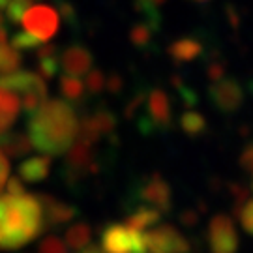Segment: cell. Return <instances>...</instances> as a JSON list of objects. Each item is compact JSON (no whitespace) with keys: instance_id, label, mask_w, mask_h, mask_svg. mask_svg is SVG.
I'll use <instances>...</instances> for the list:
<instances>
[{"instance_id":"obj_1","label":"cell","mask_w":253,"mask_h":253,"mask_svg":"<svg viewBox=\"0 0 253 253\" xmlns=\"http://www.w3.org/2000/svg\"><path fill=\"white\" fill-rule=\"evenodd\" d=\"M79 120L62 100H45L28 118V139L32 148L47 156L66 152L77 135Z\"/></svg>"},{"instance_id":"obj_2","label":"cell","mask_w":253,"mask_h":253,"mask_svg":"<svg viewBox=\"0 0 253 253\" xmlns=\"http://www.w3.org/2000/svg\"><path fill=\"white\" fill-rule=\"evenodd\" d=\"M43 229V212L38 195L8 193L0 197V250H19Z\"/></svg>"},{"instance_id":"obj_3","label":"cell","mask_w":253,"mask_h":253,"mask_svg":"<svg viewBox=\"0 0 253 253\" xmlns=\"http://www.w3.org/2000/svg\"><path fill=\"white\" fill-rule=\"evenodd\" d=\"M0 88L17 94L27 113H32L47 100L45 79L34 72H19L13 70L0 75Z\"/></svg>"},{"instance_id":"obj_4","label":"cell","mask_w":253,"mask_h":253,"mask_svg":"<svg viewBox=\"0 0 253 253\" xmlns=\"http://www.w3.org/2000/svg\"><path fill=\"white\" fill-rule=\"evenodd\" d=\"M103 253H146V236L143 231L127 227L126 223H111L101 233Z\"/></svg>"},{"instance_id":"obj_5","label":"cell","mask_w":253,"mask_h":253,"mask_svg":"<svg viewBox=\"0 0 253 253\" xmlns=\"http://www.w3.org/2000/svg\"><path fill=\"white\" fill-rule=\"evenodd\" d=\"M21 23L28 34L36 36L42 42H49L58 32V11L47 4H32L21 17Z\"/></svg>"},{"instance_id":"obj_6","label":"cell","mask_w":253,"mask_h":253,"mask_svg":"<svg viewBox=\"0 0 253 253\" xmlns=\"http://www.w3.org/2000/svg\"><path fill=\"white\" fill-rule=\"evenodd\" d=\"M208 248L210 253H236L238 235L233 219L225 214H217L208 223Z\"/></svg>"},{"instance_id":"obj_7","label":"cell","mask_w":253,"mask_h":253,"mask_svg":"<svg viewBox=\"0 0 253 253\" xmlns=\"http://www.w3.org/2000/svg\"><path fill=\"white\" fill-rule=\"evenodd\" d=\"M208 94H210L212 103L223 113H235L244 103V90L240 83L225 75L216 81H210Z\"/></svg>"},{"instance_id":"obj_8","label":"cell","mask_w":253,"mask_h":253,"mask_svg":"<svg viewBox=\"0 0 253 253\" xmlns=\"http://www.w3.org/2000/svg\"><path fill=\"white\" fill-rule=\"evenodd\" d=\"M146 250L150 253H188V238L171 225H162L146 233Z\"/></svg>"},{"instance_id":"obj_9","label":"cell","mask_w":253,"mask_h":253,"mask_svg":"<svg viewBox=\"0 0 253 253\" xmlns=\"http://www.w3.org/2000/svg\"><path fill=\"white\" fill-rule=\"evenodd\" d=\"M96 171V156H94V145L83 143L75 139L66 156V172L72 182L81 180L88 172Z\"/></svg>"},{"instance_id":"obj_10","label":"cell","mask_w":253,"mask_h":253,"mask_svg":"<svg viewBox=\"0 0 253 253\" xmlns=\"http://www.w3.org/2000/svg\"><path fill=\"white\" fill-rule=\"evenodd\" d=\"M141 197L145 205H150L160 212H169L171 210V186L162 174L154 172L148 176L141 188Z\"/></svg>"},{"instance_id":"obj_11","label":"cell","mask_w":253,"mask_h":253,"mask_svg":"<svg viewBox=\"0 0 253 253\" xmlns=\"http://www.w3.org/2000/svg\"><path fill=\"white\" fill-rule=\"evenodd\" d=\"M38 201H40V205H42L43 225H45V229L68 223V221H72L73 217L77 216V210H75L72 205H68V203H64V201L54 199L51 195H38Z\"/></svg>"},{"instance_id":"obj_12","label":"cell","mask_w":253,"mask_h":253,"mask_svg":"<svg viewBox=\"0 0 253 253\" xmlns=\"http://www.w3.org/2000/svg\"><path fill=\"white\" fill-rule=\"evenodd\" d=\"M148 118L156 129L171 126V101L167 92L162 88H154L148 94Z\"/></svg>"},{"instance_id":"obj_13","label":"cell","mask_w":253,"mask_h":253,"mask_svg":"<svg viewBox=\"0 0 253 253\" xmlns=\"http://www.w3.org/2000/svg\"><path fill=\"white\" fill-rule=\"evenodd\" d=\"M60 64L68 75H83V73L90 72L92 54L83 45H72L62 53Z\"/></svg>"},{"instance_id":"obj_14","label":"cell","mask_w":253,"mask_h":253,"mask_svg":"<svg viewBox=\"0 0 253 253\" xmlns=\"http://www.w3.org/2000/svg\"><path fill=\"white\" fill-rule=\"evenodd\" d=\"M51 172V158L49 156H34L28 158L27 162L21 163L19 167V178L30 184H38V182L45 180Z\"/></svg>"},{"instance_id":"obj_15","label":"cell","mask_w":253,"mask_h":253,"mask_svg":"<svg viewBox=\"0 0 253 253\" xmlns=\"http://www.w3.org/2000/svg\"><path fill=\"white\" fill-rule=\"evenodd\" d=\"M167 53L174 62L178 64H188L193 62L195 58H199L203 53V43L197 42L195 38H180L176 42H172Z\"/></svg>"},{"instance_id":"obj_16","label":"cell","mask_w":253,"mask_h":253,"mask_svg":"<svg viewBox=\"0 0 253 253\" xmlns=\"http://www.w3.org/2000/svg\"><path fill=\"white\" fill-rule=\"evenodd\" d=\"M32 150V143L28 135L19 131H2L0 133V152L8 158H21Z\"/></svg>"},{"instance_id":"obj_17","label":"cell","mask_w":253,"mask_h":253,"mask_svg":"<svg viewBox=\"0 0 253 253\" xmlns=\"http://www.w3.org/2000/svg\"><path fill=\"white\" fill-rule=\"evenodd\" d=\"M162 219V212L156 210L150 205H141L137 207L126 219V225L131 227V229H137V231H145L148 227L156 225L158 221Z\"/></svg>"},{"instance_id":"obj_18","label":"cell","mask_w":253,"mask_h":253,"mask_svg":"<svg viewBox=\"0 0 253 253\" xmlns=\"http://www.w3.org/2000/svg\"><path fill=\"white\" fill-rule=\"evenodd\" d=\"M38 72L43 79H54L58 72V51L53 43L38 47Z\"/></svg>"},{"instance_id":"obj_19","label":"cell","mask_w":253,"mask_h":253,"mask_svg":"<svg viewBox=\"0 0 253 253\" xmlns=\"http://www.w3.org/2000/svg\"><path fill=\"white\" fill-rule=\"evenodd\" d=\"M19 115V100L15 94L0 88V133L6 131Z\"/></svg>"},{"instance_id":"obj_20","label":"cell","mask_w":253,"mask_h":253,"mask_svg":"<svg viewBox=\"0 0 253 253\" xmlns=\"http://www.w3.org/2000/svg\"><path fill=\"white\" fill-rule=\"evenodd\" d=\"M180 127L188 137H201L207 131V118L203 117L199 111L188 109L186 113H182Z\"/></svg>"},{"instance_id":"obj_21","label":"cell","mask_w":253,"mask_h":253,"mask_svg":"<svg viewBox=\"0 0 253 253\" xmlns=\"http://www.w3.org/2000/svg\"><path fill=\"white\" fill-rule=\"evenodd\" d=\"M92 240V229L88 223H75L66 231V246L70 250H83Z\"/></svg>"},{"instance_id":"obj_22","label":"cell","mask_w":253,"mask_h":253,"mask_svg":"<svg viewBox=\"0 0 253 253\" xmlns=\"http://www.w3.org/2000/svg\"><path fill=\"white\" fill-rule=\"evenodd\" d=\"M84 83L79 81L75 75H64L60 77V92L66 100L79 101L84 96Z\"/></svg>"},{"instance_id":"obj_23","label":"cell","mask_w":253,"mask_h":253,"mask_svg":"<svg viewBox=\"0 0 253 253\" xmlns=\"http://www.w3.org/2000/svg\"><path fill=\"white\" fill-rule=\"evenodd\" d=\"M235 212L240 223L244 227V231L248 235L253 236V199H242L236 203Z\"/></svg>"},{"instance_id":"obj_24","label":"cell","mask_w":253,"mask_h":253,"mask_svg":"<svg viewBox=\"0 0 253 253\" xmlns=\"http://www.w3.org/2000/svg\"><path fill=\"white\" fill-rule=\"evenodd\" d=\"M152 30L154 28L143 21V23H139L129 30V42L135 47H146L152 40Z\"/></svg>"},{"instance_id":"obj_25","label":"cell","mask_w":253,"mask_h":253,"mask_svg":"<svg viewBox=\"0 0 253 253\" xmlns=\"http://www.w3.org/2000/svg\"><path fill=\"white\" fill-rule=\"evenodd\" d=\"M42 43H43L42 40H38L36 36L28 34L27 30L25 32H19V34H15V36L11 38V47L17 49V51H32V49H38Z\"/></svg>"},{"instance_id":"obj_26","label":"cell","mask_w":253,"mask_h":253,"mask_svg":"<svg viewBox=\"0 0 253 253\" xmlns=\"http://www.w3.org/2000/svg\"><path fill=\"white\" fill-rule=\"evenodd\" d=\"M92 118H94V122H96V126H98L101 135L111 133V131L115 129V126H117V120H115V117H113V113L107 111V109L96 111V113L92 115Z\"/></svg>"},{"instance_id":"obj_27","label":"cell","mask_w":253,"mask_h":253,"mask_svg":"<svg viewBox=\"0 0 253 253\" xmlns=\"http://www.w3.org/2000/svg\"><path fill=\"white\" fill-rule=\"evenodd\" d=\"M32 4H34V0H11L8 6H6V9H8V19L11 23H19L21 17L25 15V11Z\"/></svg>"},{"instance_id":"obj_28","label":"cell","mask_w":253,"mask_h":253,"mask_svg":"<svg viewBox=\"0 0 253 253\" xmlns=\"http://www.w3.org/2000/svg\"><path fill=\"white\" fill-rule=\"evenodd\" d=\"M38 253H68V246L56 235H49L42 240V244L38 248Z\"/></svg>"},{"instance_id":"obj_29","label":"cell","mask_w":253,"mask_h":253,"mask_svg":"<svg viewBox=\"0 0 253 253\" xmlns=\"http://www.w3.org/2000/svg\"><path fill=\"white\" fill-rule=\"evenodd\" d=\"M84 88L90 94H100L105 88V73L101 70H90L86 81H84Z\"/></svg>"},{"instance_id":"obj_30","label":"cell","mask_w":253,"mask_h":253,"mask_svg":"<svg viewBox=\"0 0 253 253\" xmlns=\"http://www.w3.org/2000/svg\"><path fill=\"white\" fill-rule=\"evenodd\" d=\"M8 174H9V162H8V156L6 154L0 152V193L4 190L6 186V180H8Z\"/></svg>"},{"instance_id":"obj_31","label":"cell","mask_w":253,"mask_h":253,"mask_svg":"<svg viewBox=\"0 0 253 253\" xmlns=\"http://www.w3.org/2000/svg\"><path fill=\"white\" fill-rule=\"evenodd\" d=\"M6 188H8L9 195L25 193V186H23V180L19 176H9V180H6Z\"/></svg>"},{"instance_id":"obj_32","label":"cell","mask_w":253,"mask_h":253,"mask_svg":"<svg viewBox=\"0 0 253 253\" xmlns=\"http://www.w3.org/2000/svg\"><path fill=\"white\" fill-rule=\"evenodd\" d=\"M240 165L244 167L248 172H252L253 174V145L246 146L242 156H240Z\"/></svg>"},{"instance_id":"obj_33","label":"cell","mask_w":253,"mask_h":253,"mask_svg":"<svg viewBox=\"0 0 253 253\" xmlns=\"http://www.w3.org/2000/svg\"><path fill=\"white\" fill-rule=\"evenodd\" d=\"M122 84H124V81H122L120 75H109V77H105V88L109 92H120Z\"/></svg>"},{"instance_id":"obj_34","label":"cell","mask_w":253,"mask_h":253,"mask_svg":"<svg viewBox=\"0 0 253 253\" xmlns=\"http://www.w3.org/2000/svg\"><path fill=\"white\" fill-rule=\"evenodd\" d=\"M6 47H8V36H6V32H4V28L0 27V56H2Z\"/></svg>"},{"instance_id":"obj_35","label":"cell","mask_w":253,"mask_h":253,"mask_svg":"<svg viewBox=\"0 0 253 253\" xmlns=\"http://www.w3.org/2000/svg\"><path fill=\"white\" fill-rule=\"evenodd\" d=\"M81 253H103V252H101L98 246H90V244H88V246H84V248H83Z\"/></svg>"},{"instance_id":"obj_36","label":"cell","mask_w":253,"mask_h":253,"mask_svg":"<svg viewBox=\"0 0 253 253\" xmlns=\"http://www.w3.org/2000/svg\"><path fill=\"white\" fill-rule=\"evenodd\" d=\"M150 2H152L154 6H158V8H160V6H162V4L165 2V0H150Z\"/></svg>"},{"instance_id":"obj_37","label":"cell","mask_w":253,"mask_h":253,"mask_svg":"<svg viewBox=\"0 0 253 253\" xmlns=\"http://www.w3.org/2000/svg\"><path fill=\"white\" fill-rule=\"evenodd\" d=\"M11 0H0V8H6Z\"/></svg>"},{"instance_id":"obj_38","label":"cell","mask_w":253,"mask_h":253,"mask_svg":"<svg viewBox=\"0 0 253 253\" xmlns=\"http://www.w3.org/2000/svg\"><path fill=\"white\" fill-rule=\"evenodd\" d=\"M195 2H208V0H195Z\"/></svg>"},{"instance_id":"obj_39","label":"cell","mask_w":253,"mask_h":253,"mask_svg":"<svg viewBox=\"0 0 253 253\" xmlns=\"http://www.w3.org/2000/svg\"><path fill=\"white\" fill-rule=\"evenodd\" d=\"M0 27H2V15H0Z\"/></svg>"}]
</instances>
